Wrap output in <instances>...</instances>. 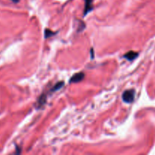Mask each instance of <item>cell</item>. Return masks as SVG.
<instances>
[{
  "mask_svg": "<svg viewBox=\"0 0 155 155\" xmlns=\"http://www.w3.org/2000/svg\"><path fill=\"white\" fill-rule=\"evenodd\" d=\"M12 1L15 3H18L19 2V0H12Z\"/></svg>",
  "mask_w": 155,
  "mask_h": 155,
  "instance_id": "obj_7",
  "label": "cell"
},
{
  "mask_svg": "<svg viewBox=\"0 0 155 155\" xmlns=\"http://www.w3.org/2000/svg\"><path fill=\"white\" fill-rule=\"evenodd\" d=\"M135 98V90L134 89H130L127 90L123 93L122 98L125 102L132 103Z\"/></svg>",
  "mask_w": 155,
  "mask_h": 155,
  "instance_id": "obj_1",
  "label": "cell"
},
{
  "mask_svg": "<svg viewBox=\"0 0 155 155\" xmlns=\"http://www.w3.org/2000/svg\"><path fill=\"white\" fill-rule=\"evenodd\" d=\"M54 33H54L53 31L50 30L49 29H46V30H45V37L46 38V39H47V38H49L50 36H54Z\"/></svg>",
  "mask_w": 155,
  "mask_h": 155,
  "instance_id": "obj_6",
  "label": "cell"
},
{
  "mask_svg": "<svg viewBox=\"0 0 155 155\" xmlns=\"http://www.w3.org/2000/svg\"><path fill=\"white\" fill-rule=\"evenodd\" d=\"M139 55V54H138L137 52H135V51H129L128 53H127V54L124 55V58H125L126 59H127L128 61H133L134 60V59L136 58V57Z\"/></svg>",
  "mask_w": 155,
  "mask_h": 155,
  "instance_id": "obj_4",
  "label": "cell"
},
{
  "mask_svg": "<svg viewBox=\"0 0 155 155\" xmlns=\"http://www.w3.org/2000/svg\"><path fill=\"white\" fill-rule=\"evenodd\" d=\"M92 10V0H85L84 15H87Z\"/></svg>",
  "mask_w": 155,
  "mask_h": 155,
  "instance_id": "obj_3",
  "label": "cell"
},
{
  "mask_svg": "<svg viewBox=\"0 0 155 155\" xmlns=\"http://www.w3.org/2000/svg\"><path fill=\"white\" fill-rule=\"evenodd\" d=\"M64 85V82H59V83H58L57 84H55V86H54V87L51 89V91L53 92H55V91H57V90H59L61 88L63 87Z\"/></svg>",
  "mask_w": 155,
  "mask_h": 155,
  "instance_id": "obj_5",
  "label": "cell"
},
{
  "mask_svg": "<svg viewBox=\"0 0 155 155\" xmlns=\"http://www.w3.org/2000/svg\"><path fill=\"white\" fill-rule=\"evenodd\" d=\"M84 77H85L84 73H83V72L78 73V74H74V75L71 77V80H70V83H79V82H81L82 80L84 79Z\"/></svg>",
  "mask_w": 155,
  "mask_h": 155,
  "instance_id": "obj_2",
  "label": "cell"
}]
</instances>
